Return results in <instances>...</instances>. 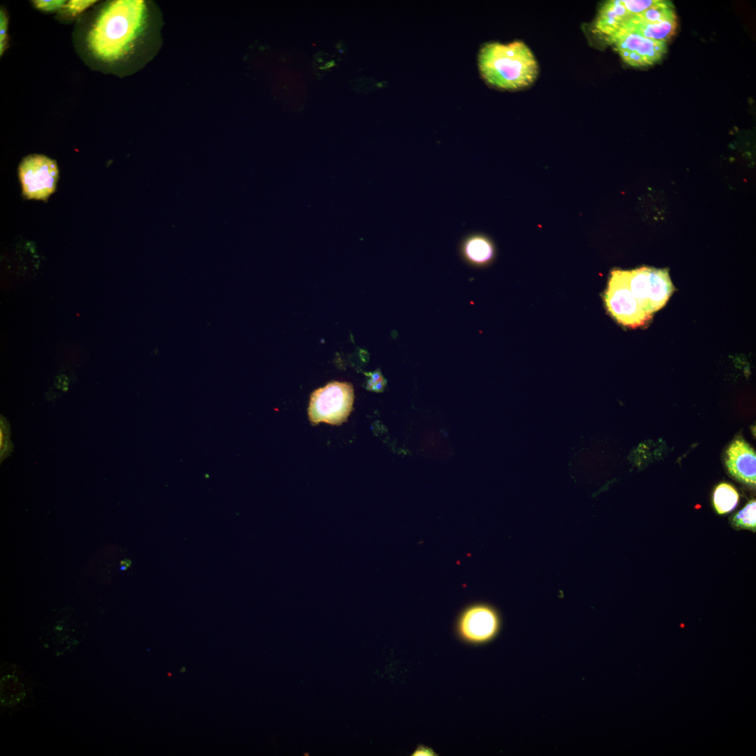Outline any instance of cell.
I'll use <instances>...</instances> for the list:
<instances>
[{
    "label": "cell",
    "instance_id": "obj_1",
    "mask_svg": "<svg viewBox=\"0 0 756 756\" xmlns=\"http://www.w3.org/2000/svg\"><path fill=\"white\" fill-rule=\"evenodd\" d=\"M147 6L143 0H116L107 4L99 13L88 34V45L93 55L105 62L127 56L144 29Z\"/></svg>",
    "mask_w": 756,
    "mask_h": 756
},
{
    "label": "cell",
    "instance_id": "obj_2",
    "mask_svg": "<svg viewBox=\"0 0 756 756\" xmlns=\"http://www.w3.org/2000/svg\"><path fill=\"white\" fill-rule=\"evenodd\" d=\"M479 69L491 85L517 90L531 85L538 73L537 61L522 41L486 43L478 55Z\"/></svg>",
    "mask_w": 756,
    "mask_h": 756
},
{
    "label": "cell",
    "instance_id": "obj_3",
    "mask_svg": "<svg viewBox=\"0 0 756 756\" xmlns=\"http://www.w3.org/2000/svg\"><path fill=\"white\" fill-rule=\"evenodd\" d=\"M354 391L347 382L333 381L314 391L310 395L308 417L312 426L321 422L340 426L353 410Z\"/></svg>",
    "mask_w": 756,
    "mask_h": 756
},
{
    "label": "cell",
    "instance_id": "obj_4",
    "mask_svg": "<svg viewBox=\"0 0 756 756\" xmlns=\"http://www.w3.org/2000/svg\"><path fill=\"white\" fill-rule=\"evenodd\" d=\"M629 287L649 315L663 307L674 291L668 269L641 267L627 270Z\"/></svg>",
    "mask_w": 756,
    "mask_h": 756
},
{
    "label": "cell",
    "instance_id": "obj_5",
    "mask_svg": "<svg viewBox=\"0 0 756 756\" xmlns=\"http://www.w3.org/2000/svg\"><path fill=\"white\" fill-rule=\"evenodd\" d=\"M500 628V613L496 608L486 603H475L465 607L460 612L455 625L458 638L474 645L492 641L498 635Z\"/></svg>",
    "mask_w": 756,
    "mask_h": 756
},
{
    "label": "cell",
    "instance_id": "obj_6",
    "mask_svg": "<svg viewBox=\"0 0 756 756\" xmlns=\"http://www.w3.org/2000/svg\"><path fill=\"white\" fill-rule=\"evenodd\" d=\"M604 300L609 313L624 326L637 328L646 324L652 317L640 307L632 294L627 270L612 271Z\"/></svg>",
    "mask_w": 756,
    "mask_h": 756
},
{
    "label": "cell",
    "instance_id": "obj_7",
    "mask_svg": "<svg viewBox=\"0 0 756 756\" xmlns=\"http://www.w3.org/2000/svg\"><path fill=\"white\" fill-rule=\"evenodd\" d=\"M19 176L26 198L45 200L55 190L57 165L54 160L46 155H29L20 164Z\"/></svg>",
    "mask_w": 756,
    "mask_h": 756
},
{
    "label": "cell",
    "instance_id": "obj_8",
    "mask_svg": "<svg viewBox=\"0 0 756 756\" xmlns=\"http://www.w3.org/2000/svg\"><path fill=\"white\" fill-rule=\"evenodd\" d=\"M627 64L645 66L659 61L666 51V43L650 40L629 31H621L608 38Z\"/></svg>",
    "mask_w": 756,
    "mask_h": 756
},
{
    "label": "cell",
    "instance_id": "obj_9",
    "mask_svg": "<svg viewBox=\"0 0 756 756\" xmlns=\"http://www.w3.org/2000/svg\"><path fill=\"white\" fill-rule=\"evenodd\" d=\"M726 466L738 482L752 487L756 484V454L741 438L734 440L726 451Z\"/></svg>",
    "mask_w": 756,
    "mask_h": 756
},
{
    "label": "cell",
    "instance_id": "obj_10",
    "mask_svg": "<svg viewBox=\"0 0 756 756\" xmlns=\"http://www.w3.org/2000/svg\"><path fill=\"white\" fill-rule=\"evenodd\" d=\"M632 17L622 0L608 1L599 10L595 27L608 38L622 31Z\"/></svg>",
    "mask_w": 756,
    "mask_h": 756
},
{
    "label": "cell",
    "instance_id": "obj_11",
    "mask_svg": "<svg viewBox=\"0 0 756 756\" xmlns=\"http://www.w3.org/2000/svg\"><path fill=\"white\" fill-rule=\"evenodd\" d=\"M461 255L467 262L482 266L490 262L494 256V247L491 241L481 234H472L466 237L461 246Z\"/></svg>",
    "mask_w": 756,
    "mask_h": 756
},
{
    "label": "cell",
    "instance_id": "obj_12",
    "mask_svg": "<svg viewBox=\"0 0 756 756\" xmlns=\"http://www.w3.org/2000/svg\"><path fill=\"white\" fill-rule=\"evenodd\" d=\"M676 25V19L647 23L631 18L622 31H631L650 40L666 43L674 34Z\"/></svg>",
    "mask_w": 756,
    "mask_h": 756
},
{
    "label": "cell",
    "instance_id": "obj_13",
    "mask_svg": "<svg viewBox=\"0 0 756 756\" xmlns=\"http://www.w3.org/2000/svg\"><path fill=\"white\" fill-rule=\"evenodd\" d=\"M713 499L717 512L723 514L736 507L739 500V495L732 485L723 482L716 486Z\"/></svg>",
    "mask_w": 756,
    "mask_h": 756
},
{
    "label": "cell",
    "instance_id": "obj_14",
    "mask_svg": "<svg viewBox=\"0 0 756 756\" xmlns=\"http://www.w3.org/2000/svg\"><path fill=\"white\" fill-rule=\"evenodd\" d=\"M632 19L640 22L653 23L676 18L671 3L667 1L659 0L654 6L639 14L634 15Z\"/></svg>",
    "mask_w": 756,
    "mask_h": 756
},
{
    "label": "cell",
    "instance_id": "obj_15",
    "mask_svg": "<svg viewBox=\"0 0 756 756\" xmlns=\"http://www.w3.org/2000/svg\"><path fill=\"white\" fill-rule=\"evenodd\" d=\"M732 524L736 528L755 531L756 501L755 499L750 500L743 509L734 516Z\"/></svg>",
    "mask_w": 756,
    "mask_h": 756
},
{
    "label": "cell",
    "instance_id": "obj_16",
    "mask_svg": "<svg viewBox=\"0 0 756 756\" xmlns=\"http://www.w3.org/2000/svg\"><path fill=\"white\" fill-rule=\"evenodd\" d=\"M659 0H622L623 5L633 16L654 6Z\"/></svg>",
    "mask_w": 756,
    "mask_h": 756
},
{
    "label": "cell",
    "instance_id": "obj_17",
    "mask_svg": "<svg viewBox=\"0 0 756 756\" xmlns=\"http://www.w3.org/2000/svg\"><path fill=\"white\" fill-rule=\"evenodd\" d=\"M95 2H97V1L71 0L65 4L64 8L66 9L68 14L75 17L92 6Z\"/></svg>",
    "mask_w": 756,
    "mask_h": 756
},
{
    "label": "cell",
    "instance_id": "obj_18",
    "mask_svg": "<svg viewBox=\"0 0 756 756\" xmlns=\"http://www.w3.org/2000/svg\"><path fill=\"white\" fill-rule=\"evenodd\" d=\"M8 29V18L4 8L0 10V55L5 52L7 46V36Z\"/></svg>",
    "mask_w": 756,
    "mask_h": 756
},
{
    "label": "cell",
    "instance_id": "obj_19",
    "mask_svg": "<svg viewBox=\"0 0 756 756\" xmlns=\"http://www.w3.org/2000/svg\"><path fill=\"white\" fill-rule=\"evenodd\" d=\"M34 7L44 12H51L64 8L66 1L64 0H35L32 1Z\"/></svg>",
    "mask_w": 756,
    "mask_h": 756
},
{
    "label": "cell",
    "instance_id": "obj_20",
    "mask_svg": "<svg viewBox=\"0 0 756 756\" xmlns=\"http://www.w3.org/2000/svg\"><path fill=\"white\" fill-rule=\"evenodd\" d=\"M1 458L2 459L5 456L8 454L10 439H9V427L6 424L5 419H1Z\"/></svg>",
    "mask_w": 756,
    "mask_h": 756
},
{
    "label": "cell",
    "instance_id": "obj_21",
    "mask_svg": "<svg viewBox=\"0 0 756 756\" xmlns=\"http://www.w3.org/2000/svg\"><path fill=\"white\" fill-rule=\"evenodd\" d=\"M365 374L369 377L367 379L365 388L367 390L370 391H372L373 387L378 382L384 379L379 369H377L372 372H365Z\"/></svg>",
    "mask_w": 756,
    "mask_h": 756
},
{
    "label": "cell",
    "instance_id": "obj_22",
    "mask_svg": "<svg viewBox=\"0 0 756 756\" xmlns=\"http://www.w3.org/2000/svg\"><path fill=\"white\" fill-rule=\"evenodd\" d=\"M412 756H435L436 752L430 747L419 745L412 752Z\"/></svg>",
    "mask_w": 756,
    "mask_h": 756
},
{
    "label": "cell",
    "instance_id": "obj_23",
    "mask_svg": "<svg viewBox=\"0 0 756 756\" xmlns=\"http://www.w3.org/2000/svg\"><path fill=\"white\" fill-rule=\"evenodd\" d=\"M335 65V62L331 61V62H329L326 63L324 66H320L319 68L321 69H329V68H331V67L334 66Z\"/></svg>",
    "mask_w": 756,
    "mask_h": 756
},
{
    "label": "cell",
    "instance_id": "obj_24",
    "mask_svg": "<svg viewBox=\"0 0 756 756\" xmlns=\"http://www.w3.org/2000/svg\"><path fill=\"white\" fill-rule=\"evenodd\" d=\"M127 568V565H121L120 567V570H124Z\"/></svg>",
    "mask_w": 756,
    "mask_h": 756
},
{
    "label": "cell",
    "instance_id": "obj_25",
    "mask_svg": "<svg viewBox=\"0 0 756 756\" xmlns=\"http://www.w3.org/2000/svg\"><path fill=\"white\" fill-rule=\"evenodd\" d=\"M336 47H337V48H340L342 47V43H337V44L336 45Z\"/></svg>",
    "mask_w": 756,
    "mask_h": 756
}]
</instances>
